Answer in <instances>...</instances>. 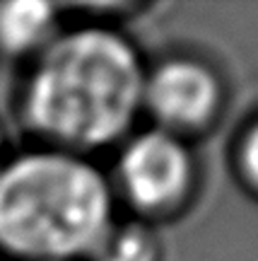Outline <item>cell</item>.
Masks as SVG:
<instances>
[{
    "label": "cell",
    "mask_w": 258,
    "mask_h": 261,
    "mask_svg": "<svg viewBox=\"0 0 258 261\" xmlns=\"http://www.w3.org/2000/svg\"><path fill=\"white\" fill-rule=\"evenodd\" d=\"M239 167H241L244 179H246V184L258 194V121L253 123V126L246 130V136L241 138Z\"/></svg>",
    "instance_id": "7"
},
{
    "label": "cell",
    "mask_w": 258,
    "mask_h": 261,
    "mask_svg": "<svg viewBox=\"0 0 258 261\" xmlns=\"http://www.w3.org/2000/svg\"><path fill=\"white\" fill-rule=\"evenodd\" d=\"M220 83L210 68L188 58L166 61L145 77L142 104L159 123L176 130H193L220 109Z\"/></svg>",
    "instance_id": "4"
},
{
    "label": "cell",
    "mask_w": 258,
    "mask_h": 261,
    "mask_svg": "<svg viewBox=\"0 0 258 261\" xmlns=\"http://www.w3.org/2000/svg\"><path fill=\"white\" fill-rule=\"evenodd\" d=\"M119 179L130 203L159 213L184 198L193 179V165L179 138L166 130H148L126 145Z\"/></svg>",
    "instance_id": "3"
},
{
    "label": "cell",
    "mask_w": 258,
    "mask_h": 261,
    "mask_svg": "<svg viewBox=\"0 0 258 261\" xmlns=\"http://www.w3.org/2000/svg\"><path fill=\"white\" fill-rule=\"evenodd\" d=\"M111 230L102 174L68 152H32L0 167V249L29 261L92 254Z\"/></svg>",
    "instance_id": "2"
},
{
    "label": "cell",
    "mask_w": 258,
    "mask_h": 261,
    "mask_svg": "<svg viewBox=\"0 0 258 261\" xmlns=\"http://www.w3.org/2000/svg\"><path fill=\"white\" fill-rule=\"evenodd\" d=\"M92 261H157V240L140 225H123L121 230L111 227L102 242L90 254Z\"/></svg>",
    "instance_id": "6"
},
{
    "label": "cell",
    "mask_w": 258,
    "mask_h": 261,
    "mask_svg": "<svg viewBox=\"0 0 258 261\" xmlns=\"http://www.w3.org/2000/svg\"><path fill=\"white\" fill-rule=\"evenodd\" d=\"M55 5L44 0H15L0 5V51L10 56L41 54L55 37Z\"/></svg>",
    "instance_id": "5"
},
{
    "label": "cell",
    "mask_w": 258,
    "mask_h": 261,
    "mask_svg": "<svg viewBox=\"0 0 258 261\" xmlns=\"http://www.w3.org/2000/svg\"><path fill=\"white\" fill-rule=\"evenodd\" d=\"M145 75L128 41L109 29H77L48 44L24 90L27 121L68 148L109 145L130 128Z\"/></svg>",
    "instance_id": "1"
}]
</instances>
